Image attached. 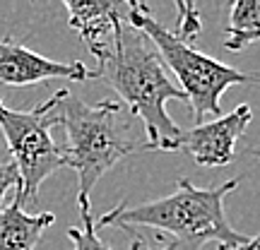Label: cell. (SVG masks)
Instances as JSON below:
<instances>
[{
    "label": "cell",
    "instance_id": "cell-1",
    "mask_svg": "<svg viewBox=\"0 0 260 250\" xmlns=\"http://www.w3.org/2000/svg\"><path fill=\"white\" fill-rule=\"evenodd\" d=\"M92 77L109 84L145 125V147L178 152L183 130L167 113L169 101L188 103L181 87L169 80L167 65L140 31L123 24L113 46L96 60Z\"/></svg>",
    "mask_w": 260,
    "mask_h": 250
},
{
    "label": "cell",
    "instance_id": "cell-2",
    "mask_svg": "<svg viewBox=\"0 0 260 250\" xmlns=\"http://www.w3.org/2000/svg\"><path fill=\"white\" fill-rule=\"evenodd\" d=\"M239 186L241 178H232L217 188H198L188 178H178L176 193L130 209H125V204L121 202L94 226H118L123 231L152 229L159 236L174 238L169 245L171 250H176L178 245L200 250L205 241H217L222 248L241 245L248 241V236L236 231L224 212V197Z\"/></svg>",
    "mask_w": 260,
    "mask_h": 250
},
{
    "label": "cell",
    "instance_id": "cell-3",
    "mask_svg": "<svg viewBox=\"0 0 260 250\" xmlns=\"http://www.w3.org/2000/svg\"><path fill=\"white\" fill-rule=\"evenodd\" d=\"M58 118L65 128V166L77 173V204H89L94 186L130 152L145 147L138 139L135 116L121 101L87 103L68 89L58 92Z\"/></svg>",
    "mask_w": 260,
    "mask_h": 250
},
{
    "label": "cell",
    "instance_id": "cell-4",
    "mask_svg": "<svg viewBox=\"0 0 260 250\" xmlns=\"http://www.w3.org/2000/svg\"><path fill=\"white\" fill-rule=\"evenodd\" d=\"M128 24L154 44L161 63L169 65V70L178 77L198 125L205 121V116H222L219 99L229 87L260 82L255 75L241 73L207 53H200L193 44L176 37V31H169L142 3H130Z\"/></svg>",
    "mask_w": 260,
    "mask_h": 250
},
{
    "label": "cell",
    "instance_id": "cell-5",
    "mask_svg": "<svg viewBox=\"0 0 260 250\" xmlns=\"http://www.w3.org/2000/svg\"><path fill=\"white\" fill-rule=\"evenodd\" d=\"M58 123V92L29 111H15L0 99V130L22 181V188L15 190L22 202H34L41 183L65 166L63 147H58L51 135V128Z\"/></svg>",
    "mask_w": 260,
    "mask_h": 250
},
{
    "label": "cell",
    "instance_id": "cell-6",
    "mask_svg": "<svg viewBox=\"0 0 260 250\" xmlns=\"http://www.w3.org/2000/svg\"><path fill=\"white\" fill-rule=\"evenodd\" d=\"M253 121L248 103L236 106L234 111L222 113L219 118L200 123L181 135L178 149L195 159V164L207 168L229 166L236 157V142Z\"/></svg>",
    "mask_w": 260,
    "mask_h": 250
},
{
    "label": "cell",
    "instance_id": "cell-7",
    "mask_svg": "<svg viewBox=\"0 0 260 250\" xmlns=\"http://www.w3.org/2000/svg\"><path fill=\"white\" fill-rule=\"evenodd\" d=\"M92 77V70L84 63H58L53 58L29 51L12 39H0V84L27 87V84L48 82V80H73L84 82Z\"/></svg>",
    "mask_w": 260,
    "mask_h": 250
},
{
    "label": "cell",
    "instance_id": "cell-8",
    "mask_svg": "<svg viewBox=\"0 0 260 250\" xmlns=\"http://www.w3.org/2000/svg\"><path fill=\"white\" fill-rule=\"evenodd\" d=\"M68 24L75 29L96 60L113 46L116 34L128 24L130 3L121 0H65Z\"/></svg>",
    "mask_w": 260,
    "mask_h": 250
},
{
    "label": "cell",
    "instance_id": "cell-9",
    "mask_svg": "<svg viewBox=\"0 0 260 250\" xmlns=\"http://www.w3.org/2000/svg\"><path fill=\"white\" fill-rule=\"evenodd\" d=\"M22 197L15 193V200L0 209V250H34L56 217L51 212L29 214L22 207Z\"/></svg>",
    "mask_w": 260,
    "mask_h": 250
},
{
    "label": "cell",
    "instance_id": "cell-10",
    "mask_svg": "<svg viewBox=\"0 0 260 250\" xmlns=\"http://www.w3.org/2000/svg\"><path fill=\"white\" fill-rule=\"evenodd\" d=\"M255 41H260V0H236L229 8L224 46L229 51H243Z\"/></svg>",
    "mask_w": 260,
    "mask_h": 250
},
{
    "label": "cell",
    "instance_id": "cell-11",
    "mask_svg": "<svg viewBox=\"0 0 260 250\" xmlns=\"http://www.w3.org/2000/svg\"><path fill=\"white\" fill-rule=\"evenodd\" d=\"M80 219L82 226H70L68 238L73 241V250H111L106 243L96 236V226L92 219V204H80ZM142 241H133L130 250H140Z\"/></svg>",
    "mask_w": 260,
    "mask_h": 250
},
{
    "label": "cell",
    "instance_id": "cell-12",
    "mask_svg": "<svg viewBox=\"0 0 260 250\" xmlns=\"http://www.w3.org/2000/svg\"><path fill=\"white\" fill-rule=\"evenodd\" d=\"M176 10L181 19H178V31L176 37H181L183 41H193L198 34H200V29H203V22H200V12L195 8L193 3H176Z\"/></svg>",
    "mask_w": 260,
    "mask_h": 250
},
{
    "label": "cell",
    "instance_id": "cell-13",
    "mask_svg": "<svg viewBox=\"0 0 260 250\" xmlns=\"http://www.w3.org/2000/svg\"><path fill=\"white\" fill-rule=\"evenodd\" d=\"M19 190L22 188V181H19V173H17V166L8 161V164H0V209H3V200L8 190Z\"/></svg>",
    "mask_w": 260,
    "mask_h": 250
},
{
    "label": "cell",
    "instance_id": "cell-14",
    "mask_svg": "<svg viewBox=\"0 0 260 250\" xmlns=\"http://www.w3.org/2000/svg\"><path fill=\"white\" fill-rule=\"evenodd\" d=\"M140 250H171V248H149L145 243H140ZM219 250H260V236L248 238V241L241 243V245H232V248H222V245H219Z\"/></svg>",
    "mask_w": 260,
    "mask_h": 250
},
{
    "label": "cell",
    "instance_id": "cell-15",
    "mask_svg": "<svg viewBox=\"0 0 260 250\" xmlns=\"http://www.w3.org/2000/svg\"><path fill=\"white\" fill-rule=\"evenodd\" d=\"M258 157H260V149H258Z\"/></svg>",
    "mask_w": 260,
    "mask_h": 250
}]
</instances>
